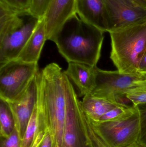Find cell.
I'll return each instance as SVG.
<instances>
[{
	"label": "cell",
	"instance_id": "22",
	"mask_svg": "<svg viewBox=\"0 0 146 147\" xmlns=\"http://www.w3.org/2000/svg\"><path fill=\"white\" fill-rule=\"evenodd\" d=\"M0 147H21V139L15 128L8 137L0 136Z\"/></svg>",
	"mask_w": 146,
	"mask_h": 147
},
{
	"label": "cell",
	"instance_id": "12",
	"mask_svg": "<svg viewBox=\"0 0 146 147\" xmlns=\"http://www.w3.org/2000/svg\"><path fill=\"white\" fill-rule=\"evenodd\" d=\"M75 11L84 21L108 32V16L103 0H76Z\"/></svg>",
	"mask_w": 146,
	"mask_h": 147
},
{
	"label": "cell",
	"instance_id": "20",
	"mask_svg": "<svg viewBox=\"0 0 146 147\" xmlns=\"http://www.w3.org/2000/svg\"><path fill=\"white\" fill-rule=\"evenodd\" d=\"M140 116V128L137 142L146 147V103L136 106Z\"/></svg>",
	"mask_w": 146,
	"mask_h": 147
},
{
	"label": "cell",
	"instance_id": "7",
	"mask_svg": "<svg viewBox=\"0 0 146 147\" xmlns=\"http://www.w3.org/2000/svg\"><path fill=\"white\" fill-rule=\"evenodd\" d=\"M95 72L96 84L91 94L96 96L117 102V99L128 91L146 86V73H121L117 70H104L97 66Z\"/></svg>",
	"mask_w": 146,
	"mask_h": 147
},
{
	"label": "cell",
	"instance_id": "25",
	"mask_svg": "<svg viewBox=\"0 0 146 147\" xmlns=\"http://www.w3.org/2000/svg\"><path fill=\"white\" fill-rule=\"evenodd\" d=\"M33 147H54L53 137L49 128L46 129L42 140Z\"/></svg>",
	"mask_w": 146,
	"mask_h": 147
},
{
	"label": "cell",
	"instance_id": "18",
	"mask_svg": "<svg viewBox=\"0 0 146 147\" xmlns=\"http://www.w3.org/2000/svg\"><path fill=\"white\" fill-rule=\"evenodd\" d=\"M137 107L134 105H122L117 106L101 117L99 122L115 121L127 118L134 114Z\"/></svg>",
	"mask_w": 146,
	"mask_h": 147
},
{
	"label": "cell",
	"instance_id": "8",
	"mask_svg": "<svg viewBox=\"0 0 146 147\" xmlns=\"http://www.w3.org/2000/svg\"><path fill=\"white\" fill-rule=\"evenodd\" d=\"M87 117L96 134L110 147H128L137 142L140 128L138 108L134 114L120 121L94 122Z\"/></svg>",
	"mask_w": 146,
	"mask_h": 147
},
{
	"label": "cell",
	"instance_id": "19",
	"mask_svg": "<svg viewBox=\"0 0 146 147\" xmlns=\"http://www.w3.org/2000/svg\"><path fill=\"white\" fill-rule=\"evenodd\" d=\"M122 96H126L135 106L146 103V86L129 90Z\"/></svg>",
	"mask_w": 146,
	"mask_h": 147
},
{
	"label": "cell",
	"instance_id": "2",
	"mask_svg": "<svg viewBox=\"0 0 146 147\" xmlns=\"http://www.w3.org/2000/svg\"><path fill=\"white\" fill-rule=\"evenodd\" d=\"M65 74L55 63L46 65L38 74V102L43 109L53 137L54 147H61L66 115Z\"/></svg>",
	"mask_w": 146,
	"mask_h": 147
},
{
	"label": "cell",
	"instance_id": "16",
	"mask_svg": "<svg viewBox=\"0 0 146 147\" xmlns=\"http://www.w3.org/2000/svg\"><path fill=\"white\" fill-rule=\"evenodd\" d=\"M48 128L44 113L37 100L21 140V147H32L37 140L43 136Z\"/></svg>",
	"mask_w": 146,
	"mask_h": 147
},
{
	"label": "cell",
	"instance_id": "5",
	"mask_svg": "<svg viewBox=\"0 0 146 147\" xmlns=\"http://www.w3.org/2000/svg\"><path fill=\"white\" fill-rule=\"evenodd\" d=\"M66 115L61 147H93L87 129L85 115L70 80L65 74Z\"/></svg>",
	"mask_w": 146,
	"mask_h": 147
},
{
	"label": "cell",
	"instance_id": "9",
	"mask_svg": "<svg viewBox=\"0 0 146 147\" xmlns=\"http://www.w3.org/2000/svg\"><path fill=\"white\" fill-rule=\"evenodd\" d=\"M108 18V32L146 16V7L134 0H103Z\"/></svg>",
	"mask_w": 146,
	"mask_h": 147
},
{
	"label": "cell",
	"instance_id": "3",
	"mask_svg": "<svg viewBox=\"0 0 146 147\" xmlns=\"http://www.w3.org/2000/svg\"><path fill=\"white\" fill-rule=\"evenodd\" d=\"M111 59L120 73L139 74L146 51V16L127 26L109 32Z\"/></svg>",
	"mask_w": 146,
	"mask_h": 147
},
{
	"label": "cell",
	"instance_id": "1",
	"mask_svg": "<svg viewBox=\"0 0 146 147\" xmlns=\"http://www.w3.org/2000/svg\"><path fill=\"white\" fill-rule=\"evenodd\" d=\"M104 33L75 13L65 22L53 41L68 63L94 67L101 57Z\"/></svg>",
	"mask_w": 146,
	"mask_h": 147
},
{
	"label": "cell",
	"instance_id": "10",
	"mask_svg": "<svg viewBox=\"0 0 146 147\" xmlns=\"http://www.w3.org/2000/svg\"><path fill=\"white\" fill-rule=\"evenodd\" d=\"M39 72L25 92L14 101L9 102L15 121V128L21 140L32 115L38 97Z\"/></svg>",
	"mask_w": 146,
	"mask_h": 147
},
{
	"label": "cell",
	"instance_id": "26",
	"mask_svg": "<svg viewBox=\"0 0 146 147\" xmlns=\"http://www.w3.org/2000/svg\"><path fill=\"white\" fill-rule=\"evenodd\" d=\"M139 73H146V51L139 66Z\"/></svg>",
	"mask_w": 146,
	"mask_h": 147
},
{
	"label": "cell",
	"instance_id": "28",
	"mask_svg": "<svg viewBox=\"0 0 146 147\" xmlns=\"http://www.w3.org/2000/svg\"><path fill=\"white\" fill-rule=\"evenodd\" d=\"M128 147H145L143 146L142 145H140V144L138 143V142H136L135 143L133 144V145H131V146H129Z\"/></svg>",
	"mask_w": 146,
	"mask_h": 147
},
{
	"label": "cell",
	"instance_id": "6",
	"mask_svg": "<svg viewBox=\"0 0 146 147\" xmlns=\"http://www.w3.org/2000/svg\"><path fill=\"white\" fill-rule=\"evenodd\" d=\"M39 72L38 63L15 59L0 64V98L8 102L18 98Z\"/></svg>",
	"mask_w": 146,
	"mask_h": 147
},
{
	"label": "cell",
	"instance_id": "23",
	"mask_svg": "<svg viewBox=\"0 0 146 147\" xmlns=\"http://www.w3.org/2000/svg\"><path fill=\"white\" fill-rule=\"evenodd\" d=\"M85 117L87 133L93 147H110L94 131L86 115Z\"/></svg>",
	"mask_w": 146,
	"mask_h": 147
},
{
	"label": "cell",
	"instance_id": "21",
	"mask_svg": "<svg viewBox=\"0 0 146 147\" xmlns=\"http://www.w3.org/2000/svg\"><path fill=\"white\" fill-rule=\"evenodd\" d=\"M51 1L31 0L30 12L39 19L44 17Z\"/></svg>",
	"mask_w": 146,
	"mask_h": 147
},
{
	"label": "cell",
	"instance_id": "14",
	"mask_svg": "<svg viewBox=\"0 0 146 147\" xmlns=\"http://www.w3.org/2000/svg\"><path fill=\"white\" fill-rule=\"evenodd\" d=\"M46 36L44 17L39 19L37 26L16 59L27 63H38Z\"/></svg>",
	"mask_w": 146,
	"mask_h": 147
},
{
	"label": "cell",
	"instance_id": "17",
	"mask_svg": "<svg viewBox=\"0 0 146 147\" xmlns=\"http://www.w3.org/2000/svg\"><path fill=\"white\" fill-rule=\"evenodd\" d=\"M15 128L14 117L9 102L0 98V136L8 137Z\"/></svg>",
	"mask_w": 146,
	"mask_h": 147
},
{
	"label": "cell",
	"instance_id": "27",
	"mask_svg": "<svg viewBox=\"0 0 146 147\" xmlns=\"http://www.w3.org/2000/svg\"><path fill=\"white\" fill-rule=\"evenodd\" d=\"M143 6L146 7V0H134Z\"/></svg>",
	"mask_w": 146,
	"mask_h": 147
},
{
	"label": "cell",
	"instance_id": "13",
	"mask_svg": "<svg viewBox=\"0 0 146 147\" xmlns=\"http://www.w3.org/2000/svg\"><path fill=\"white\" fill-rule=\"evenodd\" d=\"M97 67V66H96ZM85 64L69 63L64 73L75 84L80 97L90 94L95 86V68Z\"/></svg>",
	"mask_w": 146,
	"mask_h": 147
},
{
	"label": "cell",
	"instance_id": "11",
	"mask_svg": "<svg viewBox=\"0 0 146 147\" xmlns=\"http://www.w3.org/2000/svg\"><path fill=\"white\" fill-rule=\"evenodd\" d=\"M76 0H51L44 16L47 40L53 41L65 22L75 11Z\"/></svg>",
	"mask_w": 146,
	"mask_h": 147
},
{
	"label": "cell",
	"instance_id": "4",
	"mask_svg": "<svg viewBox=\"0 0 146 147\" xmlns=\"http://www.w3.org/2000/svg\"><path fill=\"white\" fill-rule=\"evenodd\" d=\"M39 19L0 1V64L17 59Z\"/></svg>",
	"mask_w": 146,
	"mask_h": 147
},
{
	"label": "cell",
	"instance_id": "15",
	"mask_svg": "<svg viewBox=\"0 0 146 147\" xmlns=\"http://www.w3.org/2000/svg\"><path fill=\"white\" fill-rule=\"evenodd\" d=\"M81 105L85 115L89 119L93 121L99 122L105 114L122 104L116 101L96 96L90 93L83 97Z\"/></svg>",
	"mask_w": 146,
	"mask_h": 147
},
{
	"label": "cell",
	"instance_id": "24",
	"mask_svg": "<svg viewBox=\"0 0 146 147\" xmlns=\"http://www.w3.org/2000/svg\"><path fill=\"white\" fill-rule=\"evenodd\" d=\"M0 1L16 10L30 11L31 0H0Z\"/></svg>",
	"mask_w": 146,
	"mask_h": 147
}]
</instances>
